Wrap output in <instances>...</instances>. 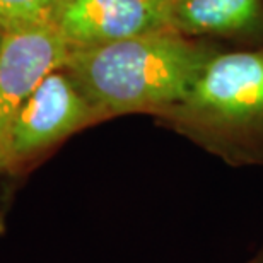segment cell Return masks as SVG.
<instances>
[{
  "instance_id": "obj_1",
  "label": "cell",
  "mask_w": 263,
  "mask_h": 263,
  "mask_svg": "<svg viewBox=\"0 0 263 263\" xmlns=\"http://www.w3.org/2000/svg\"><path fill=\"white\" fill-rule=\"evenodd\" d=\"M209 59L192 38L161 29L72 48L64 70L104 120L130 113L159 117L186 96Z\"/></svg>"
},
{
  "instance_id": "obj_2",
  "label": "cell",
  "mask_w": 263,
  "mask_h": 263,
  "mask_svg": "<svg viewBox=\"0 0 263 263\" xmlns=\"http://www.w3.org/2000/svg\"><path fill=\"white\" fill-rule=\"evenodd\" d=\"M159 118L233 166H263V50L210 55L186 96Z\"/></svg>"
},
{
  "instance_id": "obj_3",
  "label": "cell",
  "mask_w": 263,
  "mask_h": 263,
  "mask_svg": "<svg viewBox=\"0 0 263 263\" xmlns=\"http://www.w3.org/2000/svg\"><path fill=\"white\" fill-rule=\"evenodd\" d=\"M101 122L104 118L64 68L48 73L15 115L4 151L2 175L26 170L60 142Z\"/></svg>"
},
{
  "instance_id": "obj_4",
  "label": "cell",
  "mask_w": 263,
  "mask_h": 263,
  "mask_svg": "<svg viewBox=\"0 0 263 263\" xmlns=\"http://www.w3.org/2000/svg\"><path fill=\"white\" fill-rule=\"evenodd\" d=\"M70 43L55 26L19 33L0 40V175L4 151L15 115L48 73L64 68Z\"/></svg>"
},
{
  "instance_id": "obj_5",
  "label": "cell",
  "mask_w": 263,
  "mask_h": 263,
  "mask_svg": "<svg viewBox=\"0 0 263 263\" xmlns=\"http://www.w3.org/2000/svg\"><path fill=\"white\" fill-rule=\"evenodd\" d=\"M55 28L72 48L171 29V0H60Z\"/></svg>"
},
{
  "instance_id": "obj_6",
  "label": "cell",
  "mask_w": 263,
  "mask_h": 263,
  "mask_svg": "<svg viewBox=\"0 0 263 263\" xmlns=\"http://www.w3.org/2000/svg\"><path fill=\"white\" fill-rule=\"evenodd\" d=\"M263 0H171V29L183 36H238L256 29Z\"/></svg>"
},
{
  "instance_id": "obj_7",
  "label": "cell",
  "mask_w": 263,
  "mask_h": 263,
  "mask_svg": "<svg viewBox=\"0 0 263 263\" xmlns=\"http://www.w3.org/2000/svg\"><path fill=\"white\" fill-rule=\"evenodd\" d=\"M60 0H0L2 33H19L55 26Z\"/></svg>"
},
{
  "instance_id": "obj_8",
  "label": "cell",
  "mask_w": 263,
  "mask_h": 263,
  "mask_svg": "<svg viewBox=\"0 0 263 263\" xmlns=\"http://www.w3.org/2000/svg\"><path fill=\"white\" fill-rule=\"evenodd\" d=\"M246 263H263V246Z\"/></svg>"
},
{
  "instance_id": "obj_9",
  "label": "cell",
  "mask_w": 263,
  "mask_h": 263,
  "mask_svg": "<svg viewBox=\"0 0 263 263\" xmlns=\"http://www.w3.org/2000/svg\"><path fill=\"white\" fill-rule=\"evenodd\" d=\"M2 34H4V33H2V29H0V40H2Z\"/></svg>"
}]
</instances>
